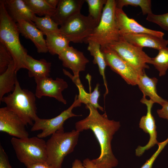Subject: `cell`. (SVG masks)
<instances>
[{"label":"cell","mask_w":168,"mask_h":168,"mask_svg":"<svg viewBox=\"0 0 168 168\" xmlns=\"http://www.w3.org/2000/svg\"><path fill=\"white\" fill-rule=\"evenodd\" d=\"M89 113L85 119L75 124L76 130L80 132L91 130L97 140L100 148L99 156L91 160L96 168H113L118 164L114 155L111 142L113 136L120 127V122L109 119L105 113L100 114L97 109L90 104L86 105Z\"/></svg>","instance_id":"6da1fadb"},{"label":"cell","mask_w":168,"mask_h":168,"mask_svg":"<svg viewBox=\"0 0 168 168\" xmlns=\"http://www.w3.org/2000/svg\"><path fill=\"white\" fill-rule=\"evenodd\" d=\"M20 33L16 23L10 17L3 0L0 1V42L11 54L16 72L21 68L26 69L25 64L27 51L21 44Z\"/></svg>","instance_id":"7a4b0ae2"},{"label":"cell","mask_w":168,"mask_h":168,"mask_svg":"<svg viewBox=\"0 0 168 168\" xmlns=\"http://www.w3.org/2000/svg\"><path fill=\"white\" fill-rule=\"evenodd\" d=\"M35 94L27 89H22L17 80L12 93L4 96L0 101L5 103L6 107L16 114L25 123L33 126V122L38 117Z\"/></svg>","instance_id":"3957f363"},{"label":"cell","mask_w":168,"mask_h":168,"mask_svg":"<svg viewBox=\"0 0 168 168\" xmlns=\"http://www.w3.org/2000/svg\"><path fill=\"white\" fill-rule=\"evenodd\" d=\"M80 132L76 130L58 131L46 142L47 162L54 168H62L65 157L72 152L77 145Z\"/></svg>","instance_id":"277c9868"},{"label":"cell","mask_w":168,"mask_h":168,"mask_svg":"<svg viewBox=\"0 0 168 168\" xmlns=\"http://www.w3.org/2000/svg\"><path fill=\"white\" fill-rule=\"evenodd\" d=\"M116 8L115 0H107L100 22L85 43L91 40L101 46H105L119 40L120 35L116 19Z\"/></svg>","instance_id":"5b68a950"},{"label":"cell","mask_w":168,"mask_h":168,"mask_svg":"<svg viewBox=\"0 0 168 168\" xmlns=\"http://www.w3.org/2000/svg\"><path fill=\"white\" fill-rule=\"evenodd\" d=\"M11 142L17 158L25 166L47 162L46 142L42 138L37 136L23 139L13 137Z\"/></svg>","instance_id":"8992f818"},{"label":"cell","mask_w":168,"mask_h":168,"mask_svg":"<svg viewBox=\"0 0 168 168\" xmlns=\"http://www.w3.org/2000/svg\"><path fill=\"white\" fill-rule=\"evenodd\" d=\"M97 26L90 16L80 13L71 17L61 26L60 32L70 42L82 43L85 42Z\"/></svg>","instance_id":"52a82bcc"},{"label":"cell","mask_w":168,"mask_h":168,"mask_svg":"<svg viewBox=\"0 0 168 168\" xmlns=\"http://www.w3.org/2000/svg\"><path fill=\"white\" fill-rule=\"evenodd\" d=\"M108 46L115 52L123 60L133 68L139 74L149 68L151 58L142 50L125 40L120 36L119 40L114 42Z\"/></svg>","instance_id":"ba28073f"},{"label":"cell","mask_w":168,"mask_h":168,"mask_svg":"<svg viewBox=\"0 0 168 168\" xmlns=\"http://www.w3.org/2000/svg\"><path fill=\"white\" fill-rule=\"evenodd\" d=\"M81 104L78 98V96L76 95L72 104L57 116L50 119H43L38 117L35 121L31 131L34 132L41 130L42 132L38 134L37 136L43 138L52 135L58 131L64 130L63 125L66 120L71 117L82 116L76 115L72 112L74 108L81 106Z\"/></svg>","instance_id":"9c48e42d"},{"label":"cell","mask_w":168,"mask_h":168,"mask_svg":"<svg viewBox=\"0 0 168 168\" xmlns=\"http://www.w3.org/2000/svg\"><path fill=\"white\" fill-rule=\"evenodd\" d=\"M100 49L107 66L119 75L128 84L137 85L139 73L133 68L108 46H101Z\"/></svg>","instance_id":"30bf717a"},{"label":"cell","mask_w":168,"mask_h":168,"mask_svg":"<svg viewBox=\"0 0 168 168\" xmlns=\"http://www.w3.org/2000/svg\"><path fill=\"white\" fill-rule=\"evenodd\" d=\"M36 83L35 95L40 99L43 96L54 98L58 101L66 104L62 92L68 87L67 82L63 79L57 77L53 80L49 77L35 79Z\"/></svg>","instance_id":"8fae6325"},{"label":"cell","mask_w":168,"mask_h":168,"mask_svg":"<svg viewBox=\"0 0 168 168\" xmlns=\"http://www.w3.org/2000/svg\"><path fill=\"white\" fill-rule=\"evenodd\" d=\"M26 126L15 113L6 107L0 108V131L14 137L23 139L29 138Z\"/></svg>","instance_id":"7c38bea8"},{"label":"cell","mask_w":168,"mask_h":168,"mask_svg":"<svg viewBox=\"0 0 168 168\" xmlns=\"http://www.w3.org/2000/svg\"><path fill=\"white\" fill-rule=\"evenodd\" d=\"M140 102L145 104L147 107V113L142 116L139 123V127L145 133L149 135L150 139L148 143L145 146H139L135 150L136 156H142L146 150H148L158 143L157 140V133L155 119L152 113V109L154 102L151 100H148L143 97Z\"/></svg>","instance_id":"4fadbf2b"},{"label":"cell","mask_w":168,"mask_h":168,"mask_svg":"<svg viewBox=\"0 0 168 168\" xmlns=\"http://www.w3.org/2000/svg\"><path fill=\"white\" fill-rule=\"evenodd\" d=\"M115 16L120 35L123 34L146 33L163 38L165 34L163 32L141 25L134 19L128 17L122 9L116 8Z\"/></svg>","instance_id":"5bb4252c"},{"label":"cell","mask_w":168,"mask_h":168,"mask_svg":"<svg viewBox=\"0 0 168 168\" xmlns=\"http://www.w3.org/2000/svg\"><path fill=\"white\" fill-rule=\"evenodd\" d=\"M63 67L70 69L73 76H79L80 72L84 71L89 60L83 53L72 46H69L58 55Z\"/></svg>","instance_id":"9a60e30c"},{"label":"cell","mask_w":168,"mask_h":168,"mask_svg":"<svg viewBox=\"0 0 168 168\" xmlns=\"http://www.w3.org/2000/svg\"><path fill=\"white\" fill-rule=\"evenodd\" d=\"M16 24L20 33L33 42L38 53L48 52L46 40L43 36L44 35L34 23L21 20L18 21Z\"/></svg>","instance_id":"2e32d148"},{"label":"cell","mask_w":168,"mask_h":168,"mask_svg":"<svg viewBox=\"0 0 168 168\" xmlns=\"http://www.w3.org/2000/svg\"><path fill=\"white\" fill-rule=\"evenodd\" d=\"M120 36L133 45L142 48L147 47L159 50L168 44V40L148 34H123Z\"/></svg>","instance_id":"e0dca14e"},{"label":"cell","mask_w":168,"mask_h":168,"mask_svg":"<svg viewBox=\"0 0 168 168\" xmlns=\"http://www.w3.org/2000/svg\"><path fill=\"white\" fill-rule=\"evenodd\" d=\"M85 0H59L55 13L52 18L61 26L69 18L81 13Z\"/></svg>","instance_id":"ac0fdd59"},{"label":"cell","mask_w":168,"mask_h":168,"mask_svg":"<svg viewBox=\"0 0 168 168\" xmlns=\"http://www.w3.org/2000/svg\"><path fill=\"white\" fill-rule=\"evenodd\" d=\"M3 2L8 14L16 23L23 20L34 23L33 20L35 15L23 0H4Z\"/></svg>","instance_id":"d6986e66"},{"label":"cell","mask_w":168,"mask_h":168,"mask_svg":"<svg viewBox=\"0 0 168 168\" xmlns=\"http://www.w3.org/2000/svg\"><path fill=\"white\" fill-rule=\"evenodd\" d=\"M64 74L69 77L77 86L79 90L78 98L81 103H84L86 105L90 104L95 108L104 111L103 108L98 103L100 96L99 91L100 85L97 83L94 91L92 92L88 93L84 89L79 78V77H75L72 75L68 71L63 69Z\"/></svg>","instance_id":"ffe728a7"},{"label":"cell","mask_w":168,"mask_h":168,"mask_svg":"<svg viewBox=\"0 0 168 168\" xmlns=\"http://www.w3.org/2000/svg\"><path fill=\"white\" fill-rule=\"evenodd\" d=\"M158 79L156 77L150 78L145 72L139 74L137 85L143 94V96H148L154 103H157L161 106L168 101L159 96L157 92L156 85Z\"/></svg>","instance_id":"44dd1931"},{"label":"cell","mask_w":168,"mask_h":168,"mask_svg":"<svg viewBox=\"0 0 168 168\" xmlns=\"http://www.w3.org/2000/svg\"><path fill=\"white\" fill-rule=\"evenodd\" d=\"M25 64L29 77L35 79L49 77L51 63L44 59L36 60L27 54L26 57Z\"/></svg>","instance_id":"7402d4cb"},{"label":"cell","mask_w":168,"mask_h":168,"mask_svg":"<svg viewBox=\"0 0 168 168\" xmlns=\"http://www.w3.org/2000/svg\"><path fill=\"white\" fill-rule=\"evenodd\" d=\"M13 60L9 64L6 71L0 75V101L4 95L15 89L17 80Z\"/></svg>","instance_id":"603a6c76"},{"label":"cell","mask_w":168,"mask_h":168,"mask_svg":"<svg viewBox=\"0 0 168 168\" xmlns=\"http://www.w3.org/2000/svg\"><path fill=\"white\" fill-rule=\"evenodd\" d=\"M85 43L88 44L87 50L93 57V63L94 64L97 65L100 74L102 77L106 89L104 95L105 98L108 94L109 91L105 75V70L107 66L104 55L100 49L101 45L91 40H88Z\"/></svg>","instance_id":"cb8c5ba5"},{"label":"cell","mask_w":168,"mask_h":168,"mask_svg":"<svg viewBox=\"0 0 168 168\" xmlns=\"http://www.w3.org/2000/svg\"><path fill=\"white\" fill-rule=\"evenodd\" d=\"M46 45L51 54L58 55L70 46V41L60 32H52L45 35Z\"/></svg>","instance_id":"d4e9b609"},{"label":"cell","mask_w":168,"mask_h":168,"mask_svg":"<svg viewBox=\"0 0 168 168\" xmlns=\"http://www.w3.org/2000/svg\"><path fill=\"white\" fill-rule=\"evenodd\" d=\"M31 11L40 16H49L55 14L56 8L50 6L45 0H23Z\"/></svg>","instance_id":"484cf974"},{"label":"cell","mask_w":168,"mask_h":168,"mask_svg":"<svg viewBox=\"0 0 168 168\" xmlns=\"http://www.w3.org/2000/svg\"><path fill=\"white\" fill-rule=\"evenodd\" d=\"M35 26L44 35L52 32H60L58 24L49 16L44 17L35 16L33 20Z\"/></svg>","instance_id":"4316f807"},{"label":"cell","mask_w":168,"mask_h":168,"mask_svg":"<svg viewBox=\"0 0 168 168\" xmlns=\"http://www.w3.org/2000/svg\"><path fill=\"white\" fill-rule=\"evenodd\" d=\"M157 55L151 58L150 64H152L159 72L160 77L165 75L168 69V47L158 50Z\"/></svg>","instance_id":"83f0119b"},{"label":"cell","mask_w":168,"mask_h":168,"mask_svg":"<svg viewBox=\"0 0 168 168\" xmlns=\"http://www.w3.org/2000/svg\"><path fill=\"white\" fill-rule=\"evenodd\" d=\"M116 8L122 9L125 6L131 5L139 6L144 15L152 13L151 1L150 0H115Z\"/></svg>","instance_id":"f1b7e54d"},{"label":"cell","mask_w":168,"mask_h":168,"mask_svg":"<svg viewBox=\"0 0 168 168\" xmlns=\"http://www.w3.org/2000/svg\"><path fill=\"white\" fill-rule=\"evenodd\" d=\"M85 1L88 5V15L94 20L98 25L107 0H85Z\"/></svg>","instance_id":"f546056e"},{"label":"cell","mask_w":168,"mask_h":168,"mask_svg":"<svg viewBox=\"0 0 168 168\" xmlns=\"http://www.w3.org/2000/svg\"><path fill=\"white\" fill-rule=\"evenodd\" d=\"M12 55L7 47L0 42V74L5 72L13 60Z\"/></svg>","instance_id":"4dcf8cb0"},{"label":"cell","mask_w":168,"mask_h":168,"mask_svg":"<svg viewBox=\"0 0 168 168\" xmlns=\"http://www.w3.org/2000/svg\"><path fill=\"white\" fill-rule=\"evenodd\" d=\"M146 20L158 25L163 29L168 31V12L160 15H156L152 13L147 15Z\"/></svg>","instance_id":"1f68e13d"},{"label":"cell","mask_w":168,"mask_h":168,"mask_svg":"<svg viewBox=\"0 0 168 168\" xmlns=\"http://www.w3.org/2000/svg\"><path fill=\"white\" fill-rule=\"evenodd\" d=\"M168 142V138L162 142H158L157 144L158 147L157 151L140 168H152L153 164L156 158Z\"/></svg>","instance_id":"d6a6232c"},{"label":"cell","mask_w":168,"mask_h":168,"mask_svg":"<svg viewBox=\"0 0 168 168\" xmlns=\"http://www.w3.org/2000/svg\"><path fill=\"white\" fill-rule=\"evenodd\" d=\"M0 168H12L8 156L2 146L0 145Z\"/></svg>","instance_id":"836d02e7"},{"label":"cell","mask_w":168,"mask_h":168,"mask_svg":"<svg viewBox=\"0 0 168 168\" xmlns=\"http://www.w3.org/2000/svg\"><path fill=\"white\" fill-rule=\"evenodd\" d=\"M161 106V109L157 110V114L160 117L166 119L168 121V101Z\"/></svg>","instance_id":"e575fe53"},{"label":"cell","mask_w":168,"mask_h":168,"mask_svg":"<svg viewBox=\"0 0 168 168\" xmlns=\"http://www.w3.org/2000/svg\"><path fill=\"white\" fill-rule=\"evenodd\" d=\"M27 168H54L47 162H39L25 166Z\"/></svg>","instance_id":"d590c367"},{"label":"cell","mask_w":168,"mask_h":168,"mask_svg":"<svg viewBox=\"0 0 168 168\" xmlns=\"http://www.w3.org/2000/svg\"><path fill=\"white\" fill-rule=\"evenodd\" d=\"M83 164L85 168H96L95 164L89 158H86L83 161Z\"/></svg>","instance_id":"8d00e7d4"},{"label":"cell","mask_w":168,"mask_h":168,"mask_svg":"<svg viewBox=\"0 0 168 168\" xmlns=\"http://www.w3.org/2000/svg\"><path fill=\"white\" fill-rule=\"evenodd\" d=\"M72 168H85L82 163L79 160L75 159L72 164Z\"/></svg>","instance_id":"74e56055"},{"label":"cell","mask_w":168,"mask_h":168,"mask_svg":"<svg viewBox=\"0 0 168 168\" xmlns=\"http://www.w3.org/2000/svg\"><path fill=\"white\" fill-rule=\"evenodd\" d=\"M59 0H45L46 2L52 7L56 8Z\"/></svg>","instance_id":"f35d334b"}]
</instances>
